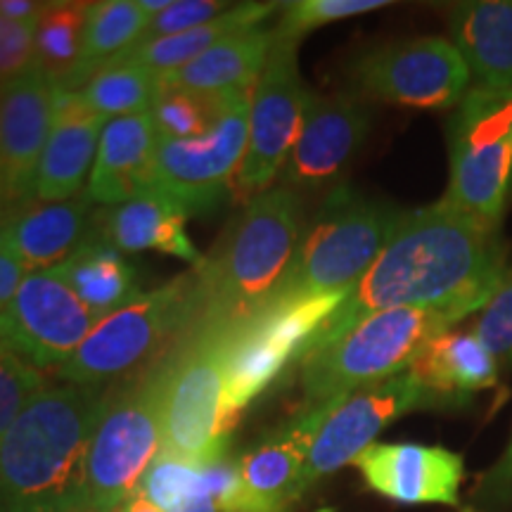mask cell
Here are the masks:
<instances>
[{
    "mask_svg": "<svg viewBox=\"0 0 512 512\" xmlns=\"http://www.w3.org/2000/svg\"><path fill=\"white\" fill-rule=\"evenodd\" d=\"M12 209H15V204H12V202L8 200V197H5V192L0 190V226H3V221L8 219Z\"/></svg>",
    "mask_w": 512,
    "mask_h": 512,
    "instance_id": "cell-43",
    "label": "cell"
},
{
    "mask_svg": "<svg viewBox=\"0 0 512 512\" xmlns=\"http://www.w3.org/2000/svg\"><path fill=\"white\" fill-rule=\"evenodd\" d=\"M470 316L456 306H406L363 318L302 361L304 408H318L406 373L430 339Z\"/></svg>",
    "mask_w": 512,
    "mask_h": 512,
    "instance_id": "cell-4",
    "label": "cell"
},
{
    "mask_svg": "<svg viewBox=\"0 0 512 512\" xmlns=\"http://www.w3.org/2000/svg\"><path fill=\"white\" fill-rule=\"evenodd\" d=\"M273 43V29L261 27L228 36L185 67L162 74V86L200 93H233L254 88L264 72Z\"/></svg>",
    "mask_w": 512,
    "mask_h": 512,
    "instance_id": "cell-26",
    "label": "cell"
},
{
    "mask_svg": "<svg viewBox=\"0 0 512 512\" xmlns=\"http://www.w3.org/2000/svg\"><path fill=\"white\" fill-rule=\"evenodd\" d=\"M162 361L107 396L86 460V503L95 512H112L136 494L162 453Z\"/></svg>",
    "mask_w": 512,
    "mask_h": 512,
    "instance_id": "cell-9",
    "label": "cell"
},
{
    "mask_svg": "<svg viewBox=\"0 0 512 512\" xmlns=\"http://www.w3.org/2000/svg\"><path fill=\"white\" fill-rule=\"evenodd\" d=\"M320 418L323 406L304 408L292 422L238 458L245 512H290L304 496V467Z\"/></svg>",
    "mask_w": 512,
    "mask_h": 512,
    "instance_id": "cell-19",
    "label": "cell"
},
{
    "mask_svg": "<svg viewBox=\"0 0 512 512\" xmlns=\"http://www.w3.org/2000/svg\"><path fill=\"white\" fill-rule=\"evenodd\" d=\"M43 389L41 370L27 366L15 356L0 361V439L15 425L24 406Z\"/></svg>",
    "mask_w": 512,
    "mask_h": 512,
    "instance_id": "cell-36",
    "label": "cell"
},
{
    "mask_svg": "<svg viewBox=\"0 0 512 512\" xmlns=\"http://www.w3.org/2000/svg\"><path fill=\"white\" fill-rule=\"evenodd\" d=\"M197 313V268L140 294L131 304L100 318L57 375L74 387L98 389L157 366L185 337Z\"/></svg>",
    "mask_w": 512,
    "mask_h": 512,
    "instance_id": "cell-6",
    "label": "cell"
},
{
    "mask_svg": "<svg viewBox=\"0 0 512 512\" xmlns=\"http://www.w3.org/2000/svg\"><path fill=\"white\" fill-rule=\"evenodd\" d=\"M157 145L159 133L150 112L107 121L86 185L91 202L114 207L147 192Z\"/></svg>",
    "mask_w": 512,
    "mask_h": 512,
    "instance_id": "cell-23",
    "label": "cell"
},
{
    "mask_svg": "<svg viewBox=\"0 0 512 512\" xmlns=\"http://www.w3.org/2000/svg\"><path fill=\"white\" fill-rule=\"evenodd\" d=\"M36 62V24L12 22L0 15V86Z\"/></svg>",
    "mask_w": 512,
    "mask_h": 512,
    "instance_id": "cell-38",
    "label": "cell"
},
{
    "mask_svg": "<svg viewBox=\"0 0 512 512\" xmlns=\"http://www.w3.org/2000/svg\"><path fill=\"white\" fill-rule=\"evenodd\" d=\"M136 496L162 512H221L211 496L202 463L159 453L140 479Z\"/></svg>",
    "mask_w": 512,
    "mask_h": 512,
    "instance_id": "cell-31",
    "label": "cell"
},
{
    "mask_svg": "<svg viewBox=\"0 0 512 512\" xmlns=\"http://www.w3.org/2000/svg\"><path fill=\"white\" fill-rule=\"evenodd\" d=\"M43 5L46 3H34V0H0V15L12 19V22L38 24Z\"/></svg>",
    "mask_w": 512,
    "mask_h": 512,
    "instance_id": "cell-41",
    "label": "cell"
},
{
    "mask_svg": "<svg viewBox=\"0 0 512 512\" xmlns=\"http://www.w3.org/2000/svg\"><path fill=\"white\" fill-rule=\"evenodd\" d=\"M185 221L188 216L183 211L152 192H143L124 204L102 207V211L93 214L91 235L124 254L162 252L197 268L204 256L192 245Z\"/></svg>",
    "mask_w": 512,
    "mask_h": 512,
    "instance_id": "cell-24",
    "label": "cell"
},
{
    "mask_svg": "<svg viewBox=\"0 0 512 512\" xmlns=\"http://www.w3.org/2000/svg\"><path fill=\"white\" fill-rule=\"evenodd\" d=\"M107 119L95 114L79 91L55 93V124L36 169L34 200L64 202L79 197L93 174L102 128Z\"/></svg>",
    "mask_w": 512,
    "mask_h": 512,
    "instance_id": "cell-21",
    "label": "cell"
},
{
    "mask_svg": "<svg viewBox=\"0 0 512 512\" xmlns=\"http://www.w3.org/2000/svg\"><path fill=\"white\" fill-rule=\"evenodd\" d=\"M389 0H294L283 3V15L275 24L273 36L278 43H297L309 31L339 19L366 15V12L389 8Z\"/></svg>",
    "mask_w": 512,
    "mask_h": 512,
    "instance_id": "cell-34",
    "label": "cell"
},
{
    "mask_svg": "<svg viewBox=\"0 0 512 512\" xmlns=\"http://www.w3.org/2000/svg\"><path fill=\"white\" fill-rule=\"evenodd\" d=\"M247 91V88H245ZM235 93H200L188 88H164L152 105L159 140H190L207 136L219 124Z\"/></svg>",
    "mask_w": 512,
    "mask_h": 512,
    "instance_id": "cell-33",
    "label": "cell"
},
{
    "mask_svg": "<svg viewBox=\"0 0 512 512\" xmlns=\"http://www.w3.org/2000/svg\"><path fill=\"white\" fill-rule=\"evenodd\" d=\"M403 214L396 204L361 195L349 185L332 188L266 306L351 290L392 240Z\"/></svg>",
    "mask_w": 512,
    "mask_h": 512,
    "instance_id": "cell-5",
    "label": "cell"
},
{
    "mask_svg": "<svg viewBox=\"0 0 512 512\" xmlns=\"http://www.w3.org/2000/svg\"><path fill=\"white\" fill-rule=\"evenodd\" d=\"M107 396L43 387L0 439V510L64 512L86 503V460Z\"/></svg>",
    "mask_w": 512,
    "mask_h": 512,
    "instance_id": "cell-2",
    "label": "cell"
},
{
    "mask_svg": "<svg viewBox=\"0 0 512 512\" xmlns=\"http://www.w3.org/2000/svg\"><path fill=\"white\" fill-rule=\"evenodd\" d=\"M370 491L401 505H446L458 508L465 479L463 456L444 446L373 444L356 458Z\"/></svg>",
    "mask_w": 512,
    "mask_h": 512,
    "instance_id": "cell-18",
    "label": "cell"
},
{
    "mask_svg": "<svg viewBox=\"0 0 512 512\" xmlns=\"http://www.w3.org/2000/svg\"><path fill=\"white\" fill-rule=\"evenodd\" d=\"M505 275L508 261L498 228L484 226L446 200L406 211L392 240L325 320L304 356L387 309L456 306L467 313L482 311Z\"/></svg>",
    "mask_w": 512,
    "mask_h": 512,
    "instance_id": "cell-1",
    "label": "cell"
},
{
    "mask_svg": "<svg viewBox=\"0 0 512 512\" xmlns=\"http://www.w3.org/2000/svg\"><path fill=\"white\" fill-rule=\"evenodd\" d=\"M370 121V107L356 93H313L302 136L283 169V185L297 192H316L335 185L366 143Z\"/></svg>",
    "mask_w": 512,
    "mask_h": 512,
    "instance_id": "cell-16",
    "label": "cell"
},
{
    "mask_svg": "<svg viewBox=\"0 0 512 512\" xmlns=\"http://www.w3.org/2000/svg\"><path fill=\"white\" fill-rule=\"evenodd\" d=\"M93 202L86 190L64 202L29 200L10 211L0 226V249L15 256L24 271H48L88 240Z\"/></svg>",
    "mask_w": 512,
    "mask_h": 512,
    "instance_id": "cell-20",
    "label": "cell"
},
{
    "mask_svg": "<svg viewBox=\"0 0 512 512\" xmlns=\"http://www.w3.org/2000/svg\"><path fill=\"white\" fill-rule=\"evenodd\" d=\"M347 292L273 304L238 328L223 332V413L230 430L240 415L294 363H302L311 339Z\"/></svg>",
    "mask_w": 512,
    "mask_h": 512,
    "instance_id": "cell-8",
    "label": "cell"
},
{
    "mask_svg": "<svg viewBox=\"0 0 512 512\" xmlns=\"http://www.w3.org/2000/svg\"><path fill=\"white\" fill-rule=\"evenodd\" d=\"M427 396V408H456L501 377L496 358L482 339L470 332H441L422 347L408 368Z\"/></svg>",
    "mask_w": 512,
    "mask_h": 512,
    "instance_id": "cell-22",
    "label": "cell"
},
{
    "mask_svg": "<svg viewBox=\"0 0 512 512\" xmlns=\"http://www.w3.org/2000/svg\"><path fill=\"white\" fill-rule=\"evenodd\" d=\"M91 5L93 3H79V0L43 5L41 19L36 24L34 67L43 69L57 83L67 79L79 62Z\"/></svg>",
    "mask_w": 512,
    "mask_h": 512,
    "instance_id": "cell-30",
    "label": "cell"
},
{
    "mask_svg": "<svg viewBox=\"0 0 512 512\" xmlns=\"http://www.w3.org/2000/svg\"><path fill=\"white\" fill-rule=\"evenodd\" d=\"M138 0H102L91 5L79 62L74 72L57 86L64 91H81L105 62L136 46L150 22Z\"/></svg>",
    "mask_w": 512,
    "mask_h": 512,
    "instance_id": "cell-29",
    "label": "cell"
},
{
    "mask_svg": "<svg viewBox=\"0 0 512 512\" xmlns=\"http://www.w3.org/2000/svg\"><path fill=\"white\" fill-rule=\"evenodd\" d=\"M55 268L98 318L110 316L112 311L143 294L136 266L126 259L124 252L95 235H88V240Z\"/></svg>",
    "mask_w": 512,
    "mask_h": 512,
    "instance_id": "cell-28",
    "label": "cell"
},
{
    "mask_svg": "<svg viewBox=\"0 0 512 512\" xmlns=\"http://www.w3.org/2000/svg\"><path fill=\"white\" fill-rule=\"evenodd\" d=\"M512 185V100L472 86L448 121V190L444 200L501 228Z\"/></svg>",
    "mask_w": 512,
    "mask_h": 512,
    "instance_id": "cell-10",
    "label": "cell"
},
{
    "mask_svg": "<svg viewBox=\"0 0 512 512\" xmlns=\"http://www.w3.org/2000/svg\"><path fill=\"white\" fill-rule=\"evenodd\" d=\"M311 95L299 74L297 43L275 41L252 93L247 152L235 176L233 200L252 202L273 188L302 136Z\"/></svg>",
    "mask_w": 512,
    "mask_h": 512,
    "instance_id": "cell-13",
    "label": "cell"
},
{
    "mask_svg": "<svg viewBox=\"0 0 512 512\" xmlns=\"http://www.w3.org/2000/svg\"><path fill=\"white\" fill-rule=\"evenodd\" d=\"M233 5L219 3V0H174L164 12H159L147 22V27L138 43L155 41V38L185 34L204 24L214 22L223 12H228Z\"/></svg>",
    "mask_w": 512,
    "mask_h": 512,
    "instance_id": "cell-37",
    "label": "cell"
},
{
    "mask_svg": "<svg viewBox=\"0 0 512 512\" xmlns=\"http://www.w3.org/2000/svg\"><path fill=\"white\" fill-rule=\"evenodd\" d=\"M512 503V437L489 470L479 477L465 512H498Z\"/></svg>",
    "mask_w": 512,
    "mask_h": 512,
    "instance_id": "cell-39",
    "label": "cell"
},
{
    "mask_svg": "<svg viewBox=\"0 0 512 512\" xmlns=\"http://www.w3.org/2000/svg\"><path fill=\"white\" fill-rule=\"evenodd\" d=\"M223 332L192 330L162 361V453L209 463L228 453Z\"/></svg>",
    "mask_w": 512,
    "mask_h": 512,
    "instance_id": "cell-7",
    "label": "cell"
},
{
    "mask_svg": "<svg viewBox=\"0 0 512 512\" xmlns=\"http://www.w3.org/2000/svg\"><path fill=\"white\" fill-rule=\"evenodd\" d=\"M477 318L475 335L496 358L501 375L512 373V271L498 285L494 297Z\"/></svg>",
    "mask_w": 512,
    "mask_h": 512,
    "instance_id": "cell-35",
    "label": "cell"
},
{
    "mask_svg": "<svg viewBox=\"0 0 512 512\" xmlns=\"http://www.w3.org/2000/svg\"><path fill=\"white\" fill-rule=\"evenodd\" d=\"M280 8H283V3L233 5L228 12H223L221 17L204 24V27L185 31V34L155 38V41L147 43H136V46H131L124 53L112 57L110 62L102 64V67H140L157 74L176 72V69L185 67L195 57L207 53L211 46H216L223 38L242 34V31L249 29H259L261 22H266Z\"/></svg>",
    "mask_w": 512,
    "mask_h": 512,
    "instance_id": "cell-27",
    "label": "cell"
},
{
    "mask_svg": "<svg viewBox=\"0 0 512 512\" xmlns=\"http://www.w3.org/2000/svg\"><path fill=\"white\" fill-rule=\"evenodd\" d=\"M98 320L57 268L34 271L0 311V347L36 370L60 368Z\"/></svg>",
    "mask_w": 512,
    "mask_h": 512,
    "instance_id": "cell-14",
    "label": "cell"
},
{
    "mask_svg": "<svg viewBox=\"0 0 512 512\" xmlns=\"http://www.w3.org/2000/svg\"><path fill=\"white\" fill-rule=\"evenodd\" d=\"M24 275H27V271H24V266L19 264L15 256L0 249V311L12 302Z\"/></svg>",
    "mask_w": 512,
    "mask_h": 512,
    "instance_id": "cell-40",
    "label": "cell"
},
{
    "mask_svg": "<svg viewBox=\"0 0 512 512\" xmlns=\"http://www.w3.org/2000/svg\"><path fill=\"white\" fill-rule=\"evenodd\" d=\"M254 88L235 93L207 136L190 140H159L147 192L162 197L185 216L211 214L233 200L249 140V112Z\"/></svg>",
    "mask_w": 512,
    "mask_h": 512,
    "instance_id": "cell-11",
    "label": "cell"
},
{
    "mask_svg": "<svg viewBox=\"0 0 512 512\" xmlns=\"http://www.w3.org/2000/svg\"><path fill=\"white\" fill-rule=\"evenodd\" d=\"M470 69L448 38L420 36L366 50L351 67L363 100L413 110H451L470 91Z\"/></svg>",
    "mask_w": 512,
    "mask_h": 512,
    "instance_id": "cell-12",
    "label": "cell"
},
{
    "mask_svg": "<svg viewBox=\"0 0 512 512\" xmlns=\"http://www.w3.org/2000/svg\"><path fill=\"white\" fill-rule=\"evenodd\" d=\"M57 81L31 67L0 86V190L19 204L34 200L36 169L55 124Z\"/></svg>",
    "mask_w": 512,
    "mask_h": 512,
    "instance_id": "cell-17",
    "label": "cell"
},
{
    "mask_svg": "<svg viewBox=\"0 0 512 512\" xmlns=\"http://www.w3.org/2000/svg\"><path fill=\"white\" fill-rule=\"evenodd\" d=\"M5 356H8V354H5V349H3V347H0V361H3V358H5Z\"/></svg>",
    "mask_w": 512,
    "mask_h": 512,
    "instance_id": "cell-45",
    "label": "cell"
},
{
    "mask_svg": "<svg viewBox=\"0 0 512 512\" xmlns=\"http://www.w3.org/2000/svg\"><path fill=\"white\" fill-rule=\"evenodd\" d=\"M418 408H427V396L408 370L344 399L325 403L306 458L304 494L320 479L356 463V458L375 444L384 427Z\"/></svg>",
    "mask_w": 512,
    "mask_h": 512,
    "instance_id": "cell-15",
    "label": "cell"
},
{
    "mask_svg": "<svg viewBox=\"0 0 512 512\" xmlns=\"http://www.w3.org/2000/svg\"><path fill=\"white\" fill-rule=\"evenodd\" d=\"M304 233L297 190L280 183L247 202L216 252L197 266V313L188 332H226L254 318L283 283Z\"/></svg>",
    "mask_w": 512,
    "mask_h": 512,
    "instance_id": "cell-3",
    "label": "cell"
},
{
    "mask_svg": "<svg viewBox=\"0 0 512 512\" xmlns=\"http://www.w3.org/2000/svg\"><path fill=\"white\" fill-rule=\"evenodd\" d=\"M112 512H162V510L155 508V505H152V503H147L145 498H140V496L133 494L131 498H126L124 503L117 505V508H114Z\"/></svg>",
    "mask_w": 512,
    "mask_h": 512,
    "instance_id": "cell-42",
    "label": "cell"
},
{
    "mask_svg": "<svg viewBox=\"0 0 512 512\" xmlns=\"http://www.w3.org/2000/svg\"><path fill=\"white\" fill-rule=\"evenodd\" d=\"M79 93L107 121L145 114L162 93V74L140 67H102Z\"/></svg>",
    "mask_w": 512,
    "mask_h": 512,
    "instance_id": "cell-32",
    "label": "cell"
},
{
    "mask_svg": "<svg viewBox=\"0 0 512 512\" xmlns=\"http://www.w3.org/2000/svg\"><path fill=\"white\" fill-rule=\"evenodd\" d=\"M64 512H95V510L88 503H83V505H74V508H69V510H64Z\"/></svg>",
    "mask_w": 512,
    "mask_h": 512,
    "instance_id": "cell-44",
    "label": "cell"
},
{
    "mask_svg": "<svg viewBox=\"0 0 512 512\" xmlns=\"http://www.w3.org/2000/svg\"><path fill=\"white\" fill-rule=\"evenodd\" d=\"M451 43L475 86L512 100V0H472L448 15Z\"/></svg>",
    "mask_w": 512,
    "mask_h": 512,
    "instance_id": "cell-25",
    "label": "cell"
},
{
    "mask_svg": "<svg viewBox=\"0 0 512 512\" xmlns=\"http://www.w3.org/2000/svg\"><path fill=\"white\" fill-rule=\"evenodd\" d=\"M0 512H3V510H0Z\"/></svg>",
    "mask_w": 512,
    "mask_h": 512,
    "instance_id": "cell-46",
    "label": "cell"
}]
</instances>
